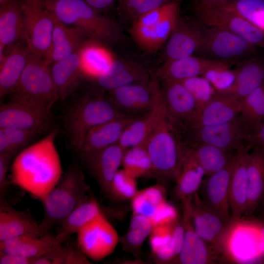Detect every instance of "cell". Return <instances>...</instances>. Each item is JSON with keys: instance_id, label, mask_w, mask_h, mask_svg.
I'll return each mask as SVG.
<instances>
[{"instance_id": "6da1fadb", "label": "cell", "mask_w": 264, "mask_h": 264, "mask_svg": "<svg viewBox=\"0 0 264 264\" xmlns=\"http://www.w3.org/2000/svg\"><path fill=\"white\" fill-rule=\"evenodd\" d=\"M57 129L21 152L14 159L8 177L12 184L42 201L63 172L55 144Z\"/></svg>"}, {"instance_id": "7a4b0ae2", "label": "cell", "mask_w": 264, "mask_h": 264, "mask_svg": "<svg viewBox=\"0 0 264 264\" xmlns=\"http://www.w3.org/2000/svg\"><path fill=\"white\" fill-rule=\"evenodd\" d=\"M52 16L64 24L83 30L96 42L116 43L122 33L113 20L101 14L85 0H41Z\"/></svg>"}, {"instance_id": "3957f363", "label": "cell", "mask_w": 264, "mask_h": 264, "mask_svg": "<svg viewBox=\"0 0 264 264\" xmlns=\"http://www.w3.org/2000/svg\"><path fill=\"white\" fill-rule=\"evenodd\" d=\"M89 190L80 167L77 164L69 166L42 201L44 216L39 224L42 234H50L84 200Z\"/></svg>"}, {"instance_id": "277c9868", "label": "cell", "mask_w": 264, "mask_h": 264, "mask_svg": "<svg viewBox=\"0 0 264 264\" xmlns=\"http://www.w3.org/2000/svg\"><path fill=\"white\" fill-rule=\"evenodd\" d=\"M152 166V177L160 182L176 181L184 154L178 130L166 115L144 144Z\"/></svg>"}, {"instance_id": "5b68a950", "label": "cell", "mask_w": 264, "mask_h": 264, "mask_svg": "<svg viewBox=\"0 0 264 264\" xmlns=\"http://www.w3.org/2000/svg\"><path fill=\"white\" fill-rule=\"evenodd\" d=\"M124 114L101 95H87L78 99L69 107L64 118L72 150L79 154L91 129Z\"/></svg>"}, {"instance_id": "8992f818", "label": "cell", "mask_w": 264, "mask_h": 264, "mask_svg": "<svg viewBox=\"0 0 264 264\" xmlns=\"http://www.w3.org/2000/svg\"><path fill=\"white\" fill-rule=\"evenodd\" d=\"M50 66L44 59L33 53L10 99L51 113L59 98Z\"/></svg>"}, {"instance_id": "52a82bcc", "label": "cell", "mask_w": 264, "mask_h": 264, "mask_svg": "<svg viewBox=\"0 0 264 264\" xmlns=\"http://www.w3.org/2000/svg\"><path fill=\"white\" fill-rule=\"evenodd\" d=\"M193 11L202 25L228 31L264 48V32L234 11L226 1L196 0Z\"/></svg>"}, {"instance_id": "ba28073f", "label": "cell", "mask_w": 264, "mask_h": 264, "mask_svg": "<svg viewBox=\"0 0 264 264\" xmlns=\"http://www.w3.org/2000/svg\"><path fill=\"white\" fill-rule=\"evenodd\" d=\"M257 47L240 36L220 28L202 25L197 56L237 66L258 54Z\"/></svg>"}, {"instance_id": "9c48e42d", "label": "cell", "mask_w": 264, "mask_h": 264, "mask_svg": "<svg viewBox=\"0 0 264 264\" xmlns=\"http://www.w3.org/2000/svg\"><path fill=\"white\" fill-rule=\"evenodd\" d=\"M178 132L183 145H210L226 152H233L244 144L248 132L240 114L224 123L185 130Z\"/></svg>"}, {"instance_id": "30bf717a", "label": "cell", "mask_w": 264, "mask_h": 264, "mask_svg": "<svg viewBox=\"0 0 264 264\" xmlns=\"http://www.w3.org/2000/svg\"><path fill=\"white\" fill-rule=\"evenodd\" d=\"M25 43L35 55L50 66L54 19L41 0H21Z\"/></svg>"}, {"instance_id": "8fae6325", "label": "cell", "mask_w": 264, "mask_h": 264, "mask_svg": "<svg viewBox=\"0 0 264 264\" xmlns=\"http://www.w3.org/2000/svg\"><path fill=\"white\" fill-rule=\"evenodd\" d=\"M76 234L79 247L90 261L105 259L114 251L119 242L116 229L102 211Z\"/></svg>"}, {"instance_id": "7c38bea8", "label": "cell", "mask_w": 264, "mask_h": 264, "mask_svg": "<svg viewBox=\"0 0 264 264\" xmlns=\"http://www.w3.org/2000/svg\"><path fill=\"white\" fill-rule=\"evenodd\" d=\"M106 97L121 112L142 116L161 101L162 95L160 86L152 80L147 84H131L114 89Z\"/></svg>"}, {"instance_id": "4fadbf2b", "label": "cell", "mask_w": 264, "mask_h": 264, "mask_svg": "<svg viewBox=\"0 0 264 264\" xmlns=\"http://www.w3.org/2000/svg\"><path fill=\"white\" fill-rule=\"evenodd\" d=\"M180 2L167 3L162 14L143 26L132 25L130 33L136 44L144 50L154 53L165 44L180 18Z\"/></svg>"}, {"instance_id": "5bb4252c", "label": "cell", "mask_w": 264, "mask_h": 264, "mask_svg": "<svg viewBox=\"0 0 264 264\" xmlns=\"http://www.w3.org/2000/svg\"><path fill=\"white\" fill-rule=\"evenodd\" d=\"M234 154L223 168L205 176L198 192L204 205L228 225L231 220L229 186Z\"/></svg>"}, {"instance_id": "9a60e30c", "label": "cell", "mask_w": 264, "mask_h": 264, "mask_svg": "<svg viewBox=\"0 0 264 264\" xmlns=\"http://www.w3.org/2000/svg\"><path fill=\"white\" fill-rule=\"evenodd\" d=\"M190 214L197 234L219 254L223 250L224 240L231 224L228 225L209 210L198 193L188 198Z\"/></svg>"}, {"instance_id": "2e32d148", "label": "cell", "mask_w": 264, "mask_h": 264, "mask_svg": "<svg viewBox=\"0 0 264 264\" xmlns=\"http://www.w3.org/2000/svg\"><path fill=\"white\" fill-rule=\"evenodd\" d=\"M51 113L10 99L0 106V128L12 127L43 133L51 127Z\"/></svg>"}, {"instance_id": "e0dca14e", "label": "cell", "mask_w": 264, "mask_h": 264, "mask_svg": "<svg viewBox=\"0 0 264 264\" xmlns=\"http://www.w3.org/2000/svg\"><path fill=\"white\" fill-rule=\"evenodd\" d=\"M162 82V99L167 116L177 130H180L195 114L199 108L198 104L182 83Z\"/></svg>"}, {"instance_id": "ac0fdd59", "label": "cell", "mask_w": 264, "mask_h": 264, "mask_svg": "<svg viewBox=\"0 0 264 264\" xmlns=\"http://www.w3.org/2000/svg\"><path fill=\"white\" fill-rule=\"evenodd\" d=\"M202 32V25L196 19L180 16L164 44V62L196 54L201 41Z\"/></svg>"}, {"instance_id": "d6986e66", "label": "cell", "mask_w": 264, "mask_h": 264, "mask_svg": "<svg viewBox=\"0 0 264 264\" xmlns=\"http://www.w3.org/2000/svg\"><path fill=\"white\" fill-rule=\"evenodd\" d=\"M184 238L181 250L170 264H206L215 262L218 254L195 231L190 214L188 198L181 201Z\"/></svg>"}, {"instance_id": "ffe728a7", "label": "cell", "mask_w": 264, "mask_h": 264, "mask_svg": "<svg viewBox=\"0 0 264 264\" xmlns=\"http://www.w3.org/2000/svg\"><path fill=\"white\" fill-rule=\"evenodd\" d=\"M141 116L124 114L98 125L87 133L79 155L83 162L118 142L127 127Z\"/></svg>"}, {"instance_id": "44dd1931", "label": "cell", "mask_w": 264, "mask_h": 264, "mask_svg": "<svg viewBox=\"0 0 264 264\" xmlns=\"http://www.w3.org/2000/svg\"><path fill=\"white\" fill-rule=\"evenodd\" d=\"M93 80L100 89L109 92L131 84H147L152 79L147 69L140 63L120 59L114 60L106 72Z\"/></svg>"}, {"instance_id": "7402d4cb", "label": "cell", "mask_w": 264, "mask_h": 264, "mask_svg": "<svg viewBox=\"0 0 264 264\" xmlns=\"http://www.w3.org/2000/svg\"><path fill=\"white\" fill-rule=\"evenodd\" d=\"M241 111V100L216 92L212 99L199 107L186 125L178 131L224 123L236 118Z\"/></svg>"}, {"instance_id": "603a6c76", "label": "cell", "mask_w": 264, "mask_h": 264, "mask_svg": "<svg viewBox=\"0 0 264 264\" xmlns=\"http://www.w3.org/2000/svg\"><path fill=\"white\" fill-rule=\"evenodd\" d=\"M250 149L245 144L237 150L230 186V223H238L245 215L247 201V159Z\"/></svg>"}, {"instance_id": "cb8c5ba5", "label": "cell", "mask_w": 264, "mask_h": 264, "mask_svg": "<svg viewBox=\"0 0 264 264\" xmlns=\"http://www.w3.org/2000/svg\"><path fill=\"white\" fill-rule=\"evenodd\" d=\"M235 79L228 88L216 92L220 94L242 100L264 85V56L257 55L236 66Z\"/></svg>"}, {"instance_id": "d4e9b609", "label": "cell", "mask_w": 264, "mask_h": 264, "mask_svg": "<svg viewBox=\"0 0 264 264\" xmlns=\"http://www.w3.org/2000/svg\"><path fill=\"white\" fill-rule=\"evenodd\" d=\"M85 46L50 66L58 98L61 101L75 93L85 76L82 63Z\"/></svg>"}, {"instance_id": "484cf974", "label": "cell", "mask_w": 264, "mask_h": 264, "mask_svg": "<svg viewBox=\"0 0 264 264\" xmlns=\"http://www.w3.org/2000/svg\"><path fill=\"white\" fill-rule=\"evenodd\" d=\"M125 151L126 149L117 143L100 151L83 162L104 196L122 165Z\"/></svg>"}, {"instance_id": "4316f807", "label": "cell", "mask_w": 264, "mask_h": 264, "mask_svg": "<svg viewBox=\"0 0 264 264\" xmlns=\"http://www.w3.org/2000/svg\"><path fill=\"white\" fill-rule=\"evenodd\" d=\"M33 53L25 43L15 45L5 51L4 57L0 62V98L14 92Z\"/></svg>"}, {"instance_id": "83f0119b", "label": "cell", "mask_w": 264, "mask_h": 264, "mask_svg": "<svg viewBox=\"0 0 264 264\" xmlns=\"http://www.w3.org/2000/svg\"><path fill=\"white\" fill-rule=\"evenodd\" d=\"M224 64L198 56L164 62L155 72L162 81L182 82L197 76H203L209 69Z\"/></svg>"}, {"instance_id": "f1b7e54d", "label": "cell", "mask_w": 264, "mask_h": 264, "mask_svg": "<svg viewBox=\"0 0 264 264\" xmlns=\"http://www.w3.org/2000/svg\"><path fill=\"white\" fill-rule=\"evenodd\" d=\"M25 43V32L21 0L0 5V48L5 51Z\"/></svg>"}, {"instance_id": "f546056e", "label": "cell", "mask_w": 264, "mask_h": 264, "mask_svg": "<svg viewBox=\"0 0 264 264\" xmlns=\"http://www.w3.org/2000/svg\"><path fill=\"white\" fill-rule=\"evenodd\" d=\"M26 234L43 235L39 223L0 198V241Z\"/></svg>"}, {"instance_id": "4dcf8cb0", "label": "cell", "mask_w": 264, "mask_h": 264, "mask_svg": "<svg viewBox=\"0 0 264 264\" xmlns=\"http://www.w3.org/2000/svg\"><path fill=\"white\" fill-rule=\"evenodd\" d=\"M62 243L56 235L26 234L0 241V251L31 258L35 262L52 247Z\"/></svg>"}, {"instance_id": "1f68e13d", "label": "cell", "mask_w": 264, "mask_h": 264, "mask_svg": "<svg viewBox=\"0 0 264 264\" xmlns=\"http://www.w3.org/2000/svg\"><path fill=\"white\" fill-rule=\"evenodd\" d=\"M53 18L51 65L70 55L92 41L80 28L64 24Z\"/></svg>"}, {"instance_id": "d6a6232c", "label": "cell", "mask_w": 264, "mask_h": 264, "mask_svg": "<svg viewBox=\"0 0 264 264\" xmlns=\"http://www.w3.org/2000/svg\"><path fill=\"white\" fill-rule=\"evenodd\" d=\"M166 114L161 99L152 110L139 117L127 127L118 144L126 150L143 145Z\"/></svg>"}, {"instance_id": "836d02e7", "label": "cell", "mask_w": 264, "mask_h": 264, "mask_svg": "<svg viewBox=\"0 0 264 264\" xmlns=\"http://www.w3.org/2000/svg\"><path fill=\"white\" fill-rule=\"evenodd\" d=\"M264 192V150H250L247 159V201L245 215L256 210Z\"/></svg>"}, {"instance_id": "e575fe53", "label": "cell", "mask_w": 264, "mask_h": 264, "mask_svg": "<svg viewBox=\"0 0 264 264\" xmlns=\"http://www.w3.org/2000/svg\"><path fill=\"white\" fill-rule=\"evenodd\" d=\"M102 211L97 201L87 195L84 200L63 220L56 235L63 243Z\"/></svg>"}, {"instance_id": "d590c367", "label": "cell", "mask_w": 264, "mask_h": 264, "mask_svg": "<svg viewBox=\"0 0 264 264\" xmlns=\"http://www.w3.org/2000/svg\"><path fill=\"white\" fill-rule=\"evenodd\" d=\"M183 154L194 159L203 169L205 176L223 168L235 153L228 152L206 144L185 146L182 144Z\"/></svg>"}, {"instance_id": "8d00e7d4", "label": "cell", "mask_w": 264, "mask_h": 264, "mask_svg": "<svg viewBox=\"0 0 264 264\" xmlns=\"http://www.w3.org/2000/svg\"><path fill=\"white\" fill-rule=\"evenodd\" d=\"M205 176L201 166L193 158L184 155L181 169L173 190L176 199L181 201L197 193Z\"/></svg>"}, {"instance_id": "74e56055", "label": "cell", "mask_w": 264, "mask_h": 264, "mask_svg": "<svg viewBox=\"0 0 264 264\" xmlns=\"http://www.w3.org/2000/svg\"><path fill=\"white\" fill-rule=\"evenodd\" d=\"M153 227V222L148 217L141 214H132L129 229L119 239L123 250L132 254L136 260L142 262L141 249Z\"/></svg>"}, {"instance_id": "f35d334b", "label": "cell", "mask_w": 264, "mask_h": 264, "mask_svg": "<svg viewBox=\"0 0 264 264\" xmlns=\"http://www.w3.org/2000/svg\"><path fill=\"white\" fill-rule=\"evenodd\" d=\"M160 184L138 190L131 200L132 213L144 215L152 220L158 209L167 202L164 187Z\"/></svg>"}, {"instance_id": "ab89813d", "label": "cell", "mask_w": 264, "mask_h": 264, "mask_svg": "<svg viewBox=\"0 0 264 264\" xmlns=\"http://www.w3.org/2000/svg\"><path fill=\"white\" fill-rule=\"evenodd\" d=\"M98 43L90 41L85 46L82 54L85 75L92 79L106 72L114 60L108 51Z\"/></svg>"}, {"instance_id": "60d3db41", "label": "cell", "mask_w": 264, "mask_h": 264, "mask_svg": "<svg viewBox=\"0 0 264 264\" xmlns=\"http://www.w3.org/2000/svg\"><path fill=\"white\" fill-rule=\"evenodd\" d=\"M122 165L125 170L136 178L140 177H152V163L144 144L126 149Z\"/></svg>"}, {"instance_id": "b9f144b4", "label": "cell", "mask_w": 264, "mask_h": 264, "mask_svg": "<svg viewBox=\"0 0 264 264\" xmlns=\"http://www.w3.org/2000/svg\"><path fill=\"white\" fill-rule=\"evenodd\" d=\"M136 179L123 168L119 169L105 196L114 201H131L138 191Z\"/></svg>"}, {"instance_id": "7bdbcfd3", "label": "cell", "mask_w": 264, "mask_h": 264, "mask_svg": "<svg viewBox=\"0 0 264 264\" xmlns=\"http://www.w3.org/2000/svg\"><path fill=\"white\" fill-rule=\"evenodd\" d=\"M36 132L16 128H0V154L16 153L33 139Z\"/></svg>"}, {"instance_id": "ee69618b", "label": "cell", "mask_w": 264, "mask_h": 264, "mask_svg": "<svg viewBox=\"0 0 264 264\" xmlns=\"http://www.w3.org/2000/svg\"><path fill=\"white\" fill-rule=\"evenodd\" d=\"M226 1L234 11L264 32V0Z\"/></svg>"}, {"instance_id": "f6af8a7d", "label": "cell", "mask_w": 264, "mask_h": 264, "mask_svg": "<svg viewBox=\"0 0 264 264\" xmlns=\"http://www.w3.org/2000/svg\"><path fill=\"white\" fill-rule=\"evenodd\" d=\"M175 0H117L119 9L128 19L133 22L154 9Z\"/></svg>"}, {"instance_id": "bcb514c9", "label": "cell", "mask_w": 264, "mask_h": 264, "mask_svg": "<svg viewBox=\"0 0 264 264\" xmlns=\"http://www.w3.org/2000/svg\"><path fill=\"white\" fill-rule=\"evenodd\" d=\"M196 99L199 107L204 105L216 94L210 83L202 76H197L181 82Z\"/></svg>"}, {"instance_id": "7dc6e473", "label": "cell", "mask_w": 264, "mask_h": 264, "mask_svg": "<svg viewBox=\"0 0 264 264\" xmlns=\"http://www.w3.org/2000/svg\"><path fill=\"white\" fill-rule=\"evenodd\" d=\"M214 87L216 91L224 89L230 87L235 79L234 69L222 64L208 70L203 75Z\"/></svg>"}, {"instance_id": "c3c4849f", "label": "cell", "mask_w": 264, "mask_h": 264, "mask_svg": "<svg viewBox=\"0 0 264 264\" xmlns=\"http://www.w3.org/2000/svg\"><path fill=\"white\" fill-rule=\"evenodd\" d=\"M16 153L7 152L0 154V198H5L8 185L7 173L10 162Z\"/></svg>"}, {"instance_id": "681fc988", "label": "cell", "mask_w": 264, "mask_h": 264, "mask_svg": "<svg viewBox=\"0 0 264 264\" xmlns=\"http://www.w3.org/2000/svg\"><path fill=\"white\" fill-rule=\"evenodd\" d=\"M242 119L248 132L264 120V95L251 112Z\"/></svg>"}, {"instance_id": "f907efd6", "label": "cell", "mask_w": 264, "mask_h": 264, "mask_svg": "<svg viewBox=\"0 0 264 264\" xmlns=\"http://www.w3.org/2000/svg\"><path fill=\"white\" fill-rule=\"evenodd\" d=\"M244 144L250 149L259 148L264 150V120L248 132Z\"/></svg>"}, {"instance_id": "816d5d0a", "label": "cell", "mask_w": 264, "mask_h": 264, "mask_svg": "<svg viewBox=\"0 0 264 264\" xmlns=\"http://www.w3.org/2000/svg\"><path fill=\"white\" fill-rule=\"evenodd\" d=\"M34 259L0 251V264H33Z\"/></svg>"}, {"instance_id": "f5cc1de1", "label": "cell", "mask_w": 264, "mask_h": 264, "mask_svg": "<svg viewBox=\"0 0 264 264\" xmlns=\"http://www.w3.org/2000/svg\"><path fill=\"white\" fill-rule=\"evenodd\" d=\"M94 8L101 11L111 6L117 0H85Z\"/></svg>"}, {"instance_id": "db71d44e", "label": "cell", "mask_w": 264, "mask_h": 264, "mask_svg": "<svg viewBox=\"0 0 264 264\" xmlns=\"http://www.w3.org/2000/svg\"><path fill=\"white\" fill-rule=\"evenodd\" d=\"M259 227L258 234V248L259 252L264 256V224Z\"/></svg>"}, {"instance_id": "11a10c76", "label": "cell", "mask_w": 264, "mask_h": 264, "mask_svg": "<svg viewBox=\"0 0 264 264\" xmlns=\"http://www.w3.org/2000/svg\"><path fill=\"white\" fill-rule=\"evenodd\" d=\"M258 211L260 217L264 221V192L255 210Z\"/></svg>"}, {"instance_id": "9f6ffc18", "label": "cell", "mask_w": 264, "mask_h": 264, "mask_svg": "<svg viewBox=\"0 0 264 264\" xmlns=\"http://www.w3.org/2000/svg\"><path fill=\"white\" fill-rule=\"evenodd\" d=\"M12 0H0V5H2Z\"/></svg>"}, {"instance_id": "6f0895ef", "label": "cell", "mask_w": 264, "mask_h": 264, "mask_svg": "<svg viewBox=\"0 0 264 264\" xmlns=\"http://www.w3.org/2000/svg\"><path fill=\"white\" fill-rule=\"evenodd\" d=\"M212 0V1H225L230 0Z\"/></svg>"}]
</instances>
